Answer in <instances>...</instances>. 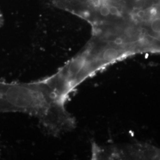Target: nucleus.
Here are the masks:
<instances>
[{
    "label": "nucleus",
    "instance_id": "obj_4",
    "mask_svg": "<svg viewBox=\"0 0 160 160\" xmlns=\"http://www.w3.org/2000/svg\"><path fill=\"white\" fill-rule=\"evenodd\" d=\"M137 15L139 17H142L144 16V12L143 11H140L138 12Z\"/></svg>",
    "mask_w": 160,
    "mask_h": 160
},
{
    "label": "nucleus",
    "instance_id": "obj_1",
    "mask_svg": "<svg viewBox=\"0 0 160 160\" xmlns=\"http://www.w3.org/2000/svg\"><path fill=\"white\" fill-rule=\"evenodd\" d=\"M2 111H14L34 117L47 133L58 137L74 130V116L52 94L42 79L30 82L3 84Z\"/></svg>",
    "mask_w": 160,
    "mask_h": 160
},
{
    "label": "nucleus",
    "instance_id": "obj_3",
    "mask_svg": "<svg viewBox=\"0 0 160 160\" xmlns=\"http://www.w3.org/2000/svg\"><path fill=\"white\" fill-rule=\"evenodd\" d=\"M2 24H3V17L1 12H0V27L2 25Z\"/></svg>",
    "mask_w": 160,
    "mask_h": 160
},
{
    "label": "nucleus",
    "instance_id": "obj_2",
    "mask_svg": "<svg viewBox=\"0 0 160 160\" xmlns=\"http://www.w3.org/2000/svg\"><path fill=\"white\" fill-rule=\"evenodd\" d=\"M151 29L155 33L160 34V17H157L151 22Z\"/></svg>",
    "mask_w": 160,
    "mask_h": 160
}]
</instances>
